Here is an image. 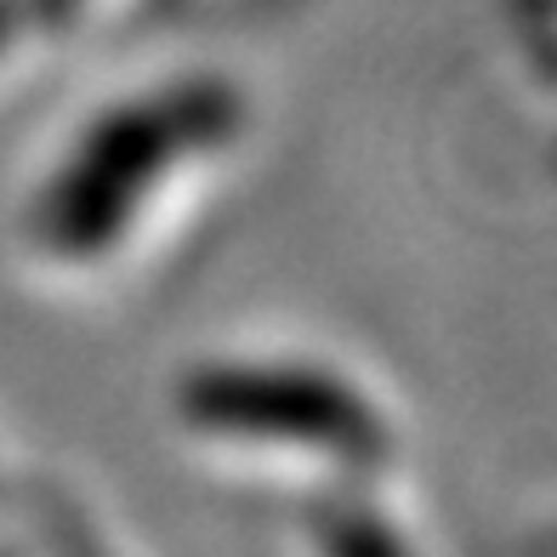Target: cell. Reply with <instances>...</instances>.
Wrapping results in <instances>:
<instances>
[{"label": "cell", "mask_w": 557, "mask_h": 557, "mask_svg": "<svg viewBox=\"0 0 557 557\" xmlns=\"http://www.w3.org/2000/svg\"><path fill=\"white\" fill-rule=\"evenodd\" d=\"M239 91L216 74H194V81H176L165 91H148L97 114L35 199V239L63 262L103 257L125 239L148 188L183 160L222 148L239 132Z\"/></svg>", "instance_id": "obj_1"}, {"label": "cell", "mask_w": 557, "mask_h": 557, "mask_svg": "<svg viewBox=\"0 0 557 557\" xmlns=\"http://www.w3.org/2000/svg\"><path fill=\"white\" fill-rule=\"evenodd\" d=\"M176 410L188 426L216 438L301 444L342 461H375L387 449V426L359 387L319 364H206L176 387Z\"/></svg>", "instance_id": "obj_2"}, {"label": "cell", "mask_w": 557, "mask_h": 557, "mask_svg": "<svg viewBox=\"0 0 557 557\" xmlns=\"http://www.w3.org/2000/svg\"><path fill=\"white\" fill-rule=\"evenodd\" d=\"M308 529L324 552H342V557H387L404 552V535L393 523H382L359 500H319L308 512Z\"/></svg>", "instance_id": "obj_3"}, {"label": "cell", "mask_w": 557, "mask_h": 557, "mask_svg": "<svg viewBox=\"0 0 557 557\" xmlns=\"http://www.w3.org/2000/svg\"><path fill=\"white\" fill-rule=\"evenodd\" d=\"M23 23H29V12H23V0H0V46H7Z\"/></svg>", "instance_id": "obj_4"}]
</instances>
